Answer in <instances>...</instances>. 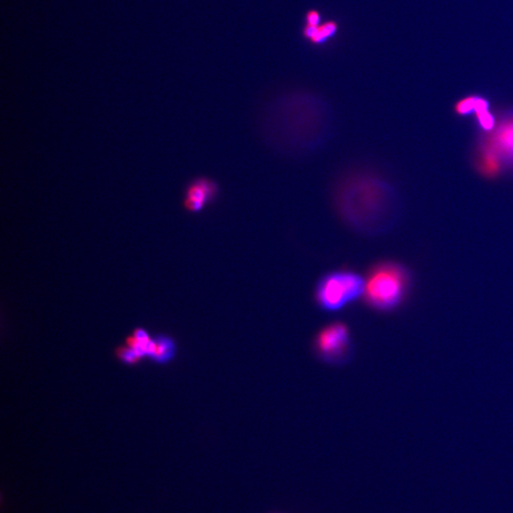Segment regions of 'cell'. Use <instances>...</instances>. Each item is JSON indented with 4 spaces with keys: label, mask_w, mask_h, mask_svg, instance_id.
Wrapping results in <instances>:
<instances>
[{
    "label": "cell",
    "mask_w": 513,
    "mask_h": 513,
    "mask_svg": "<svg viewBox=\"0 0 513 513\" xmlns=\"http://www.w3.org/2000/svg\"><path fill=\"white\" fill-rule=\"evenodd\" d=\"M178 346L175 338L164 333L154 335V345L149 361L158 365L171 364L176 357Z\"/></svg>",
    "instance_id": "cell-7"
},
{
    "label": "cell",
    "mask_w": 513,
    "mask_h": 513,
    "mask_svg": "<svg viewBox=\"0 0 513 513\" xmlns=\"http://www.w3.org/2000/svg\"><path fill=\"white\" fill-rule=\"evenodd\" d=\"M488 109H490V104L487 99L477 95L462 99L455 106L456 114L461 116H469V115L477 116L478 114Z\"/></svg>",
    "instance_id": "cell-10"
},
{
    "label": "cell",
    "mask_w": 513,
    "mask_h": 513,
    "mask_svg": "<svg viewBox=\"0 0 513 513\" xmlns=\"http://www.w3.org/2000/svg\"><path fill=\"white\" fill-rule=\"evenodd\" d=\"M482 149L493 154L501 166H513V111L496 124Z\"/></svg>",
    "instance_id": "cell-6"
},
{
    "label": "cell",
    "mask_w": 513,
    "mask_h": 513,
    "mask_svg": "<svg viewBox=\"0 0 513 513\" xmlns=\"http://www.w3.org/2000/svg\"><path fill=\"white\" fill-rule=\"evenodd\" d=\"M321 13L317 10H310L306 13V26L316 27L321 25Z\"/></svg>",
    "instance_id": "cell-13"
},
{
    "label": "cell",
    "mask_w": 513,
    "mask_h": 513,
    "mask_svg": "<svg viewBox=\"0 0 513 513\" xmlns=\"http://www.w3.org/2000/svg\"><path fill=\"white\" fill-rule=\"evenodd\" d=\"M365 278L362 299L368 307L380 313H391L401 307L412 289V274L394 260L375 263Z\"/></svg>",
    "instance_id": "cell-2"
},
{
    "label": "cell",
    "mask_w": 513,
    "mask_h": 513,
    "mask_svg": "<svg viewBox=\"0 0 513 513\" xmlns=\"http://www.w3.org/2000/svg\"><path fill=\"white\" fill-rule=\"evenodd\" d=\"M338 29V26L335 21H328L316 27L305 25L303 36L314 45H321L335 37Z\"/></svg>",
    "instance_id": "cell-9"
},
{
    "label": "cell",
    "mask_w": 513,
    "mask_h": 513,
    "mask_svg": "<svg viewBox=\"0 0 513 513\" xmlns=\"http://www.w3.org/2000/svg\"><path fill=\"white\" fill-rule=\"evenodd\" d=\"M365 278L352 270L340 269L325 274L319 279L314 298L321 310L338 312L362 299Z\"/></svg>",
    "instance_id": "cell-3"
},
{
    "label": "cell",
    "mask_w": 513,
    "mask_h": 513,
    "mask_svg": "<svg viewBox=\"0 0 513 513\" xmlns=\"http://www.w3.org/2000/svg\"><path fill=\"white\" fill-rule=\"evenodd\" d=\"M220 194V185L208 177L199 176L187 184L182 206L192 214H199L215 203Z\"/></svg>",
    "instance_id": "cell-5"
},
{
    "label": "cell",
    "mask_w": 513,
    "mask_h": 513,
    "mask_svg": "<svg viewBox=\"0 0 513 513\" xmlns=\"http://www.w3.org/2000/svg\"><path fill=\"white\" fill-rule=\"evenodd\" d=\"M313 348L319 359L325 364H347L353 354L350 329L345 322L335 321L327 324L314 338Z\"/></svg>",
    "instance_id": "cell-4"
},
{
    "label": "cell",
    "mask_w": 513,
    "mask_h": 513,
    "mask_svg": "<svg viewBox=\"0 0 513 513\" xmlns=\"http://www.w3.org/2000/svg\"><path fill=\"white\" fill-rule=\"evenodd\" d=\"M114 354L118 361L126 366H137L143 361V359L135 352L125 345L117 346L115 348Z\"/></svg>",
    "instance_id": "cell-11"
},
{
    "label": "cell",
    "mask_w": 513,
    "mask_h": 513,
    "mask_svg": "<svg viewBox=\"0 0 513 513\" xmlns=\"http://www.w3.org/2000/svg\"><path fill=\"white\" fill-rule=\"evenodd\" d=\"M391 200L389 185L366 173L348 174L340 179L334 190L335 208L341 220L362 234L380 230Z\"/></svg>",
    "instance_id": "cell-1"
},
{
    "label": "cell",
    "mask_w": 513,
    "mask_h": 513,
    "mask_svg": "<svg viewBox=\"0 0 513 513\" xmlns=\"http://www.w3.org/2000/svg\"><path fill=\"white\" fill-rule=\"evenodd\" d=\"M475 118H477L478 126H479L481 130L486 131V133H491L495 128L497 121L490 109L478 114Z\"/></svg>",
    "instance_id": "cell-12"
},
{
    "label": "cell",
    "mask_w": 513,
    "mask_h": 513,
    "mask_svg": "<svg viewBox=\"0 0 513 513\" xmlns=\"http://www.w3.org/2000/svg\"><path fill=\"white\" fill-rule=\"evenodd\" d=\"M124 345L135 352L143 361L149 359L154 345V335L143 327H136L125 338Z\"/></svg>",
    "instance_id": "cell-8"
}]
</instances>
